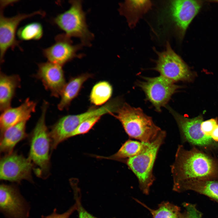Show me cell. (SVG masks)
Segmentation results:
<instances>
[{"label":"cell","instance_id":"obj_31","mask_svg":"<svg viewBox=\"0 0 218 218\" xmlns=\"http://www.w3.org/2000/svg\"><path fill=\"white\" fill-rule=\"evenodd\" d=\"M212 137L214 141L218 143V125L214 129Z\"/></svg>","mask_w":218,"mask_h":218},{"label":"cell","instance_id":"obj_25","mask_svg":"<svg viewBox=\"0 0 218 218\" xmlns=\"http://www.w3.org/2000/svg\"><path fill=\"white\" fill-rule=\"evenodd\" d=\"M42 25L39 22H34L27 24L20 28L17 35L21 40H38L43 35Z\"/></svg>","mask_w":218,"mask_h":218},{"label":"cell","instance_id":"obj_20","mask_svg":"<svg viewBox=\"0 0 218 218\" xmlns=\"http://www.w3.org/2000/svg\"><path fill=\"white\" fill-rule=\"evenodd\" d=\"M91 75L86 73L71 79L65 84L61 95V100L58 105V110L68 109L71 103L78 94L82 85Z\"/></svg>","mask_w":218,"mask_h":218},{"label":"cell","instance_id":"obj_8","mask_svg":"<svg viewBox=\"0 0 218 218\" xmlns=\"http://www.w3.org/2000/svg\"><path fill=\"white\" fill-rule=\"evenodd\" d=\"M137 84L144 92L147 99L158 112L166 106L172 95L180 88L171 81L160 75L145 77Z\"/></svg>","mask_w":218,"mask_h":218},{"label":"cell","instance_id":"obj_29","mask_svg":"<svg viewBox=\"0 0 218 218\" xmlns=\"http://www.w3.org/2000/svg\"><path fill=\"white\" fill-rule=\"evenodd\" d=\"M218 125L217 119L212 118L203 121L201 124V130L205 135L212 139V137L213 132Z\"/></svg>","mask_w":218,"mask_h":218},{"label":"cell","instance_id":"obj_27","mask_svg":"<svg viewBox=\"0 0 218 218\" xmlns=\"http://www.w3.org/2000/svg\"><path fill=\"white\" fill-rule=\"evenodd\" d=\"M72 188L73 190L74 199L75 201V203L77 206L76 210L78 213V218H99L88 212L82 205L79 188L75 185L73 186Z\"/></svg>","mask_w":218,"mask_h":218},{"label":"cell","instance_id":"obj_13","mask_svg":"<svg viewBox=\"0 0 218 218\" xmlns=\"http://www.w3.org/2000/svg\"><path fill=\"white\" fill-rule=\"evenodd\" d=\"M201 7V3L196 0H175L169 3L167 15L181 35H183Z\"/></svg>","mask_w":218,"mask_h":218},{"label":"cell","instance_id":"obj_24","mask_svg":"<svg viewBox=\"0 0 218 218\" xmlns=\"http://www.w3.org/2000/svg\"><path fill=\"white\" fill-rule=\"evenodd\" d=\"M112 93L111 85L106 81L97 83L93 87L90 100L93 104L99 106L104 104L111 97Z\"/></svg>","mask_w":218,"mask_h":218},{"label":"cell","instance_id":"obj_32","mask_svg":"<svg viewBox=\"0 0 218 218\" xmlns=\"http://www.w3.org/2000/svg\"><path fill=\"white\" fill-rule=\"evenodd\" d=\"M215 1V2H218V0Z\"/></svg>","mask_w":218,"mask_h":218},{"label":"cell","instance_id":"obj_10","mask_svg":"<svg viewBox=\"0 0 218 218\" xmlns=\"http://www.w3.org/2000/svg\"><path fill=\"white\" fill-rule=\"evenodd\" d=\"M0 7V58L2 63L4 61L5 54L9 49L19 47L20 41L17 40L16 34L20 23L25 19L36 15L44 16L45 13L40 10L29 14L18 13L12 17H6L3 14L4 8Z\"/></svg>","mask_w":218,"mask_h":218},{"label":"cell","instance_id":"obj_16","mask_svg":"<svg viewBox=\"0 0 218 218\" xmlns=\"http://www.w3.org/2000/svg\"><path fill=\"white\" fill-rule=\"evenodd\" d=\"M36 102L29 98L19 106L11 107L2 112L0 117L1 135L10 127L21 122L28 121L35 111Z\"/></svg>","mask_w":218,"mask_h":218},{"label":"cell","instance_id":"obj_19","mask_svg":"<svg viewBox=\"0 0 218 218\" xmlns=\"http://www.w3.org/2000/svg\"><path fill=\"white\" fill-rule=\"evenodd\" d=\"M192 190L204 195L218 203V180H194L180 185L175 192L181 193Z\"/></svg>","mask_w":218,"mask_h":218},{"label":"cell","instance_id":"obj_6","mask_svg":"<svg viewBox=\"0 0 218 218\" xmlns=\"http://www.w3.org/2000/svg\"><path fill=\"white\" fill-rule=\"evenodd\" d=\"M69 3V8L54 17L52 22L68 36L79 39L83 46H90L94 35L88 29L82 1L70 0Z\"/></svg>","mask_w":218,"mask_h":218},{"label":"cell","instance_id":"obj_18","mask_svg":"<svg viewBox=\"0 0 218 218\" xmlns=\"http://www.w3.org/2000/svg\"><path fill=\"white\" fill-rule=\"evenodd\" d=\"M27 121L21 122L10 127L1 135V153L6 154L12 152L16 145L27 137L26 132Z\"/></svg>","mask_w":218,"mask_h":218},{"label":"cell","instance_id":"obj_26","mask_svg":"<svg viewBox=\"0 0 218 218\" xmlns=\"http://www.w3.org/2000/svg\"><path fill=\"white\" fill-rule=\"evenodd\" d=\"M101 116L91 117L82 122L71 134L70 138L88 133L100 119Z\"/></svg>","mask_w":218,"mask_h":218},{"label":"cell","instance_id":"obj_9","mask_svg":"<svg viewBox=\"0 0 218 218\" xmlns=\"http://www.w3.org/2000/svg\"><path fill=\"white\" fill-rule=\"evenodd\" d=\"M0 162V180L18 183L23 180L33 182L31 172L34 166L28 157L12 152L1 157Z\"/></svg>","mask_w":218,"mask_h":218},{"label":"cell","instance_id":"obj_15","mask_svg":"<svg viewBox=\"0 0 218 218\" xmlns=\"http://www.w3.org/2000/svg\"><path fill=\"white\" fill-rule=\"evenodd\" d=\"M38 66L35 77L41 81L51 96L60 97L66 83L62 66L48 61L39 63Z\"/></svg>","mask_w":218,"mask_h":218},{"label":"cell","instance_id":"obj_28","mask_svg":"<svg viewBox=\"0 0 218 218\" xmlns=\"http://www.w3.org/2000/svg\"><path fill=\"white\" fill-rule=\"evenodd\" d=\"M185 209V218H202V213L197 208L195 204L184 202L183 204Z\"/></svg>","mask_w":218,"mask_h":218},{"label":"cell","instance_id":"obj_11","mask_svg":"<svg viewBox=\"0 0 218 218\" xmlns=\"http://www.w3.org/2000/svg\"><path fill=\"white\" fill-rule=\"evenodd\" d=\"M167 107L175 120L184 140L195 145L204 147L212 146L218 143L202 132L201 129V124L203 121L202 115L189 118L179 114L169 107Z\"/></svg>","mask_w":218,"mask_h":218},{"label":"cell","instance_id":"obj_17","mask_svg":"<svg viewBox=\"0 0 218 218\" xmlns=\"http://www.w3.org/2000/svg\"><path fill=\"white\" fill-rule=\"evenodd\" d=\"M21 79L19 75H7L0 72V110L2 112L11 107L12 100L16 90L21 87Z\"/></svg>","mask_w":218,"mask_h":218},{"label":"cell","instance_id":"obj_21","mask_svg":"<svg viewBox=\"0 0 218 218\" xmlns=\"http://www.w3.org/2000/svg\"><path fill=\"white\" fill-rule=\"evenodd\" d=\"M151 5L149 1H126L120 4L119 11L126 17L128 24L132 26L148 11Z\"/></svg>","mask_w":218,"mask_h":218},{"label":"cell","instance_id":"obj_7","mask_svg":"<svg viewBox=\"0 0 218 218\" xmlns=\"http://www.w3.org/2000/svg\"><path fill=\"white\" fill-rule=\"evenodd\" d=\"M158 59L154 70L161 75L174 82L191 81L193 75L187 65L171 48L168 42L166 49L157 52Z\"/></svg>","mask_w":218,"mask_h":218},{"label":"cell","instance_id":"obj_5","mask_svg":"<svg viewBox=\"0 0 218 218\" xmlns=\"http://www.w3.org/2000/svg\"><path fill=\"white\" fill-rule=\"evenodd\" d=\"M121 104L120 101L116 99L100 107L92 108L82 114L68 115L61 117L50 128L49 134L52 150L69 138L71 134L83 121L95 116H102L108 114L112 115L116 113Z\"/></svg>","mask_w":218,"mask_h":218},{"label":"cell","instance_id":"obj_23","mask_svg":"<svg viewBox=\"0 0 218 218\" xmlns=\"http://www.w3.org/2000/svg\"><path fill=\"white\" fill-rule=\"evenodd\" d=\"M134 200L150 212L152 218H185L184 213L181 212L180 208L168 201H163L155 210L149 208L136 199Z\"/></svg>","mask_w":218,"mask_h":218},{"label":"cell","instance_id":"obj_1","mask_svg":"<svg viewBox=\"0 0 218 218\" xmlns=\"http://www.w3.org/2000/svg\"><path fill=\"white\" fill-rule=\"evenodd\" d=\"M175 191L191 180H218V163L205 153L195 148L187 150L178 145L174 162L170 166Z\"/></svg>","mask_w":218,"mask_h":218},{"label":"cell","instance_id":"obj_2","mask_svg":"<svg viewBox=\"0 0 218 218\" xmlns=\"http://www.w3.org/2000/svg\"><path fill=\"white\" fill-rule=\"evenodd\" d=\"M48 103L44 101L41 113L31 132L28 157L33 164V170L39 177L45 179L50 174V149L51 141L49 131L45 123Z\"/></svg>","mask_w":218,"mask_h":218},{"label":"cell","instance_id":"obj_22","mask_svg":"<svg viewBox=\"0 0 218 218\" xmlns=\"http://www.w3.org/2000/svg\"><path fill=\"white\" fill-rule=\"evenodd\" d=\"M150 143L129 139L121 146L118 151L114 154L108 157L98 156L99 158L120 161L125 160L142 153Z\"/></svg>","mask_w":218,"mask_h":218},{"label":"cell","instance_id":"obj_14","mask_svg":"<svg viewBox=\"0 0 218 218\" xmlns=\"http://www.w3.org/2000/svg\"><path fill=\"white\" fill-rule=\"evenodd\" d=\"M54 40L53 44L42 50L43 54L48 61L62 66L82 56L78 54L77 52L83 46L81 43L74 45L71 38L65 33L58 35Z\"/></svg>","mask_w":218,"mask_h":218},{"label":"cell","instance_id":"obj_12","mask_svg":"<svg viewBox=\"0 0 218 218\" xmlns=\"http://www.w3.org/2000/svg\"><path fill=\"white\" fill-rule=\"evenodd\" d=\"M0 210L7 218H28V203L14 184H1Z\"/></svg>","mask_w":218,"mask_h":218},{"label":"cell","instance_id":"obj_30","mask_svg":"<svg viewBox=\"0 0 218 218\" xmlns=\"http://www.w3.org/2000/svg\"><path fill=\"white\" fill-rule=\"evenodd\" d=\"M77 206L75 203L71 206L67 211L62 214L57 213L56 209L50 215L44 216L42 218H69L70 216L75 210Z\"/></svg>","mask_w":218,"mask_h":218},{"label":"cell","instance_id":"obj_3","mask_svg":"<svg viewBox=\"0 0 218 218\" xmlns=\"http://www.w3.org/2000/svg\"><path fill=\"white\" fill-rule=\"evenodd\" d=\"M116 115H112L121 123L125 132L130 138L151 143L162 130L154 123L152 117L139 107H132L125 103L118 109Z\"/></svg>","mask_w":218,"mask_h":218},{"label":"cell","instance_id":"obj_4","mask_svg":"<svg viewBox=\"0 0 218 218\" xmlns=\"http://www.w3.org/2000/svg\"><path fill=\"white\" fill-rule=\"evenodd\" d=\"M166 136V131L162 130L142 153L124 162L136 176L140 188L145 195L149 194L150 187L155 180L153 173L154 166L159 150Z\"/></svg>","mask_w":218,"mask_h":218}]
</instances>
